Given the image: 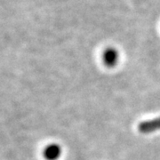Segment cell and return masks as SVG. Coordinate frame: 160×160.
I'll return each mask as SVG.
<instances>
[{
  "mask_svg": "<svg viewBox=\"0 0 160 160\" xmlns=\"http://www.w3.org/2000/svg\"><path fill=\"white\" fill-rule=\"evenodd\" d=\"M139 131L142 133H150L160 130V117L158 118L148 120L139 125Z\"/></svg>",
  "mask_w": 160,
  "mask_h": 160,
  "instance_id": "obj_1",
  "label": "cell"
},
{
  "mask_svg": "<svg viewBox=\"0 0 160 160\" xmlns=\"http://www.w3.org/2000/svg\"><path fill=\"white\" fill-rule=\"evenodd\" d=\"M61 153H62V149L60 146L56 144H52L45 149L44 155L47 160H56L60 157Z\"/></svg>",
  "mask_w": 160,
  "mask_h": 160,
  "instance_id": "obj_3",
  "label": "cell"
},
{
  "mask_svg": "<svg viewBox=\"0 0 160 160\" xmlns=\"http://www.w3.org/2000/svg\"><path fill=\"white\" fill-rule=\"evenodd\" d=\"M103 61L108 67H113L118 61V52L114 48L106 49L103 53Z\"/></svg>",
  "mask_w": 160,
  "mask_h": 160,
  "instance_id": "obj_2",
  "label": "cell"
}]
</instances>
